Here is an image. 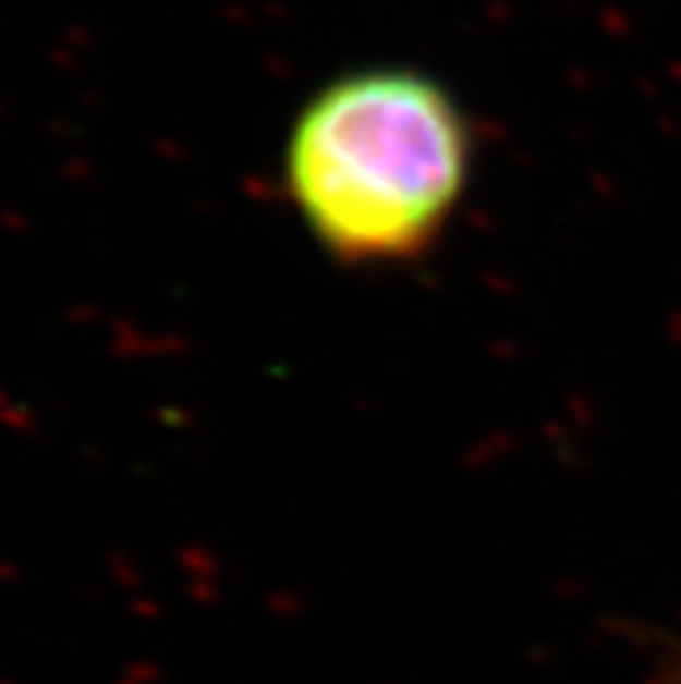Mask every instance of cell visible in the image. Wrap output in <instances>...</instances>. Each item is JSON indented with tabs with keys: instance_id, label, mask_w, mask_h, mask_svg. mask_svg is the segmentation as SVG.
<instances>
[{
	"instance_id": "6da1fadb",
	"label": "cell",
	"mask_w": 681,
	"mask_h": 684,
	"mask_svg": "<svg viewBox=\"0 0 681 684\" xmlns=\"http://www.w3.org/2000/svg\"><path fill=\"white\" fill-rule=\"evenodd\" d=\"M473 125L446 81L373 63L324 81L282 143V188L306 236L358 271L435 251L473 178Z\"/></svg>"
}]
</instances>
